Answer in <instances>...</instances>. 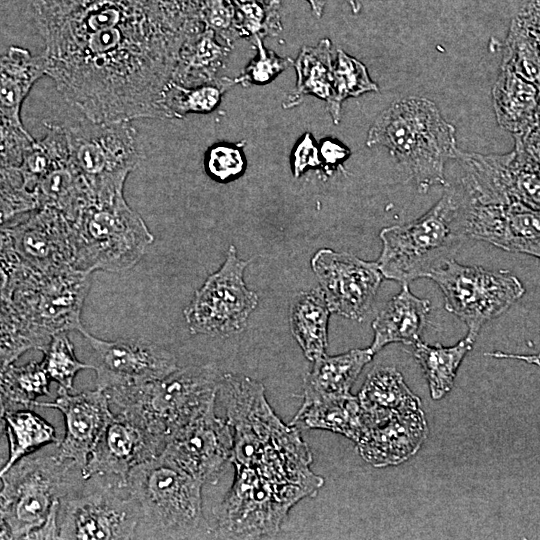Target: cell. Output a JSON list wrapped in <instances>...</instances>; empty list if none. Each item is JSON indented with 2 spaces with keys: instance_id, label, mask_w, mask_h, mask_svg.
<instances>
[{
  "instance_id": "1",
  "label": "cell",
  "mask_w": 540,
  "mask_h": 540,
  "mask_svg": "<svg viewBox=\"0 0 540 540\" xmlns=\"http://www.w3.org/2000/svg\"><path fill=\"white\" fill-rule=\"evenodd\" d=\"M33 14L47 75L85 118H162V96L186 38L160 0H35Z\"/></svg>"
},
{
  "instance_id": "2",
  "label": "cell",
  "mask_w": 540,
  "mask_h": 540,
  "mask_svg": "<svg viewBox=\"0 0 540 540\" xmlns=\"http://www.w3.org/2000/svg\"><path fill=\"white\" fill-rule=\"evenodd\" d=\"M1 368L63 332L79 331L91 274L73 266L39 269L1 244Z\"/></svg>"
},
{
  "instance_id": "3",
  "label": "cell",
  "mask_w": 540,
  "mask_h": 540,
  "mask_svg": "<svg viewBox=\"0 0 540 540\" xmlns=\"http://www.w3.org/2000/svg\"><path fill=\"white\" fill-rule=\"evenodd\" d=\"M217 396L233 434L230 462L278 485H298L312 496L324 479L310 466L312 455L298 428L285 425L270 407L262 383L223 373Z\"/></svg>"
},
{
  "instance_id": "4",
  "label": "cell",
  "mask_w": 540,
  "mask_h": 540,
  "mask_svg": "<svg viewBox=\"0 0 540 540\" xmlns=\"http://www.w3.org/2000/svg\"><path fill=\"white\" fill-rule=\"evenodd\" d=\"M366 145L386 147L420 193L447 184L445 165L459 150L454 126L433 101L418 96L402 98L385 109L370 127Z\"/></svg>"
},
{
  "instance_id": "5",
  "label": "cell",
  "mask_w": 540,
  "mask_h": 540,
  "mask_svg": "<svg viewBox=\"0 0 540 540\" xmlns=\"http://www.w3.org/2000/svg\"><path fill=\"white\" fill-rule=\"evenodd\" d=\"M222 374L211 364L178 367L160 379L105 393L116 413L141 428L164 451L176 432L216 403Z\"/></svg>"
},
{
  "instance_id": "6",
  "label": "cell",
  "mask_w": 540,
  "mask_h": 540,
  "mask_svg": "<svg viewBox=\"0 0 540 540\" xmlns=\"http://www.w3.org/2000/svg\"><path fill=\"white\" fill-rule=\"evenodd\" d=\"M447 185V184H446ZM377 260L384 278L409 283L442 267L467 239L465 196L459 186L447 185L442 197L425 214L380 232Z\"/></svg>"
},
{
  "instance_id": "7",
  "label": "cell",
  "mask_w": 540,
  "mask_h": 540,
  "mask_svg": "<svg viewBox=\"0 0 540 540\" xmlns=\"http://www.w3.org/2000/svg\"><path fill=\"white\" fill-rule=\"evenodd\" d=\"M203 484L163 453L132 468L127 487L140 506L135 539L211 535L202 510Z\"/></svg>"
},
{
  "instance_id": "8",
  "label": "cell",
  "mask_w": 540,
  "mask_h": 540,
  "mask_svg": "<svg viewBox=\"0 0 540 540\" xmlns=\"http://www.w3.org/2000/svg\"><path fill=\"white\" fill-rule=\"evenodd\" d=\"M0 476L1 539H26L43 523L55 501L86 481L78 464L59 455L58 443L22 457Z\"/></svg>"
},
{
  "instance_id": "9",
  "label": "cell",
  "mask_w": 540,
  "mask_h": 540,
  "mask_svg": "<svg viewBox=\"0 0 540 540\" xmlns=\"http://www.w3.org/2000/svg\"><path fill=\"white\" fill-rule=\"evenodd\" d=\"M70 223L73 267L87 273L129 270L154 241L144 219L125 197L93 202Z\"/></svg>"
},
{
  "instance_id": "10",
  "label": "cell",
  "mask_w": 540,
  "mask_h": 540,
  "mask_svg": "<svg viewBox=\"0 0 540 540\" xmlns=\"http://www.w3.org/2000/svg\"><path fill=\"white\" fill-rule=\"evenodd\" d=\"M64 126L71 162L95 201L123 198L128 175L144 157L136 129L130 122H94L87 118Z\"/></svg>"
},
{
  "instance_id": "11",
  "label": "cell",
  "mask_w": 540,
  "mask_h": 540,
  "mask_svg": "<svg viewBox=\"0 0 540 540\" xmlns=\"http://www.w3.org/2000/svg\"><path fill=\"white\" fill-rule=\"evenodd\" d=\"M312 494L297 485H278L242 467L215 510L211 535L225 539H255L275 535L290 509Z\"/></svg>"
},
{
  "instance_id": "12",
  "label": "cell",
  "mask_w": 540,
  "mask_h": 540,
  "mask_svg": "<svg viewBox=\"0 0 540 540\" xmlns=\"http://www.w3.org/2000/svg\"><path fill=\"white\" fill-rule=\"evenodd\" d=\"M429 279L441 289L446 310L466 324L467 336L473 340L486 322L504 313L525 292L521 281L509 271L462 265L454 258Z\"/></svg>"
},
{
  "instance_id": "13",
  "label": "cell",
  "mask_w": 540,
  "mask_h": 540,
  "mask_svg": "<svg viewBox=\"0 0 540 540\" xmlns=\"http://www.w3.org/2000/svg\"><path fill=\"white\" fill-rule=\"evenodd\" d=\"M140 506L128 487L94 478L59 501L60 539H135Z\"/></svg>"
},
{
  "instance_id": "14",
  "label": "cell",
  "mask_w": 540,
  "mask_h": 540,
  "mask_svg": "<svg viewBox=\"0 0 540 540\" xmlns=\"http://www.w3.org/2000/svg\"><path fill=\"white\" fill-rule=\"evenodd\" d=\"M249 263L230 245L224 263L195 291L183 311L191 334L228 337L245 329L258 304L257 294L243 279Z\"/></svg>"
},
{
  "instance_id": "15",
  "label": "cell",
  "mask_w": 540,
  "mask_h": 540,
  "mask_svg": "<svg viewBox=\"0 0 540 540\" xmlns=\"http://www.w3.org/2000/svg\"><path fill=\"white\" fill-rule=\"evenodd\" d=\"M462 170L460 188L480 204L520 203L540 209V171L523 162L512 150L506 154L458 151Z\"/></svg>"
},
{
  "instance_id": "16",
  "label": "cell",
  "mask_w": 540,
  "mask_h": 540,
  "mask_svg": "<svg viewBox=\"0 0 540 540\" xmlns=\"http://www.w3.org/2000/svg\"><path fill=\"white\" fill-rule=\"evenodd\" d=\"M79 332L92 349L89 364L96 373V388L104 391L160 379L178 368L173 353L149 340H103L84 327Z\"/></svg>"
},
{
  "instance_id": "17",
  "label": "cell",
  "mask_w": 540,
  "mask_h": 540,
  "mask_svg": "<svg viewBox=\"0 0 540 540\" xmlns=\"http://www.w3.org/2000/svg\"><path fill=\"white\" fill-rule=\"evenodd\" d=\"M312 270L332 313L361 321L384 278L377 261L322 248L311 258Z\"/></svg>"
},
{
  "instance_id": "18",
  "label": "cell",
  "mask_w": 540,
  "mask_h": 540,
  "mask_svg": "<svg viewBox=\"0 0 540 540\" xmlns=\"http://www.w3.org/2000/svg\"><path fill=\"white\" fill-rule=\"evenodd\" d=\"M1 244L39 269L73 266L71 223L54 209H36L14 223L2 225Z\"/></svg>"
},
{
  "instance_id": "19",
  "label": "cell",
  "mask_w": 540,
  "mask_h": 540,
  "mask_svg": "<svg viewBox=\"0 0 540 540\" xmlns=\"http://www.w3.org/2000/svg\"><path fill=\"white\" fill-rule=\"evenodd\" d=\"M233 434L228 421L215 413V404L181 428L162 452L203 483H215L230 462Z\"/></svg>"
},
{
  "instance_id": "20",
  "label": "cell",
  "mask_w": 540,
  "mask_h": 540,
  "mask_svg": "<svg viewBox=\"0 0 540 540\" xmlns=\"http://www.w3.org/2000/svg\"><path fill=\"white\" fill-rule=\"evenodd\" d=\"M464 196L468 238L540 259V209L520 203L480 204Z\"/></svg>"
},
{
  "instance_id": "21",
  "label": "cell",
  "mask_w": 540,
  "mask_h": 540,
  "mask_svg": "<svg viewBox=\"0 0 540 540\" xmlns=\"http://www.w3.org/2000/svg\"><path fill=\"white\" fill-rule=\"evenodd\" d=\"M162 452L163 449L141 428L125 416L114 413L88 458L83 476L126 487L132 468Z\"/></svg>"
},
{
  "instance_id": "22",
  "label": "cell",
  "mask_w": 540,
  "mask_h": 540,
  "mask_svg": "<svg viewBox=\"0 0 540 540\" xmlns=\"http://www.w3.org/2000/svg\"><path fill=\"white\" fill-rule=\"evenodd\" d=\"M57 392L54 401H35L32 407L53 408L63 414L65 436L58 443L59 455L84 469L114 413L105 391L100 388L70 394L59 386Z\"/></svg>"
},
{
  "instance_id": "23",
  "label": "cell",
  "mask_w": 540,
  "mask_h": 540,
  "mask_svg": "<svg viewBox=\"0 0 540 540\" xmlns=\"http://www.w3.org/2000/svg\"><path fill=\"white\" fill-rule=\"evenodd\" d=\"M428 434L421 408L397 413L365 427L356 443L360 456L375 467L401 464L417 453Z\"/></svg>"
},
{
  "instance_id": "24",
  "label": "cell",
  "mask_w": 540,
  "mask_h": 540,
  "mask_svg": "<svg viewBox=\"0 0 540 540\" xmlns=\"http://www.w3.org/2000/svg\"><path fill=\"white\" fill-rule=\"evenodd\" d=\"M0 115L2 127L24 128L21 107L32 86L44 75L47 65L43 54L11 46L0 61Z\"/></svg>"
},
{
  "instance_id": "25",
  "label": "cell",
  "mask_w": 540,
  "mask_h": 540,
  "mask_svg": "<svg viewBox=\"0 0 540 540\" xmlns=\"http://www.w3.org/2000/svg\"><path fill=\"white\" fill-rule=\"evenodd\" d=\"M430 301L415 296L408 283L386 304L372 323L374 339L370 349L375 353L390 343L415 345L427 322Z\"/></svg>"
},
{
  "instance_id": "26",
  "label": "cell",
  "mask_w": 540,
  "mask_h": 540,
  "mask_svg": "<svg viewBox=\"0 0 540 540\" xmlns=\"http://www.w3.org/2000/svg\"><path fill=\"white\" fill-rule=\"evenodd\" d=\"M494 112L500 127L522 134L536 125L540 87L501 66L492 89Z\"/></svg>"
},
{
  "instance_id": "27",
  "label": "cell",
  "mask_w": 540,
  "mask_h": 540,
  "mask_svg": "<svg viewBox=\"0 0 540 540\" xmlns=\"http://www.w3.org/2000/svg\"><path fill=\"white\" fill-rule=\"evenodd\" d=\"M290 424L297 428L338 433L355 443L364 431L358 396L351 393L303 397V403Z\"/></svg>"
},
{
  "instance_id": "28",
  "label": "cell",
  "mask_w": 540,
  "mask_h": 540,
  "mask_svg": "<svg viewBox=\"0 0 540 540\" xmlns=\"http://www.w3.org/2000/svg\"><path fill=\"white\" fill-rule=\"evenodd\" d=\"M364 429L397 413L421 408V401L394 367H376L368 374L358 394Z\"/></svg>"
},
{
  "instance_id": "29",
  "label": "cell",
  "mask_w": 540,
  "mask_h": 540,
  "mask_svg": "<svg viewBox=\"0 0 540 540\" xmlns=\"http://www.w3.org/2000/svg\"><path fill=\"white\" fill-rule=\"evenodd\" d=\"M34 195L37 209L61 212L69 221L95 201V197L70 156L58 162L37 184Z\"/></svg>"
},
{
  "instance_id": "30",
  "label": "cell",
  "mask_w": 540,
  "mask_h": 540,
  "mask_svg": "<svg viewBox=\"0 0 540 540\" xmlns=\"http://www.w3.org/2000/svg\"><path fill=\"white\" fill-rule=\"evenodd\" d=\"M229 53L230 46L220 44L215 32L205 28L182 44L171 82L184 87L211 83Z\"/></svg>"
},
{
  "instance_id": "31",
  "label": "cell",
  "mask_w": 540,
  "mask_h": 540,
  "mask_svg": "<svg viewBox=\"0 0 540 540\" xmlns=\"http://www.w3.org/2000/svg\"><path fill=\"white\" fill-rule=\"evenodd\" d=\"M330 313L320 287L300 292L291 305L292 334L310 361L326 354Z\"/></svg>"
},
{
  "instance_id": "32",
  "label": "cell",
  "mask_w": 540,
  "mask_h": 540,
  "mask_svg": "<svg viewBox=\"0 0 540 540\" xmlns=\"http://www.w3.org/2000/svg\"><path fill=\"white\" fill-rule=\"evenodd\" d=\"M373 356L370 347L334 356L324 354L313 361V367L304 379V397L350 393L353 383Z\"/></svg>"
},
{
  "instance_id": "33",
  "label": "cell",
  "mask_w": 540,
  "mask_h": 540,
  "mask_svg": "<svg viewBox=\"0 0 540 540\" xmlns=\"http://www.w3.org/2000/svg\"><path fill=\"white\" fill-rule=\"evenodd\" d=\"M334 60L329 39H322L315 46H304L293 65L297 74L295 90L287 97L284 106H295L306 95L318 97L328 104L333 96Z\"/></svg>"
},
{
  "instance_id": "34",
  "label": "cell",
  "mask_w": 540,
  "mask_h": 540,
  "mask_svg": "<svg viewBox=\"0 0 540 540\" xmlns=\"http://www.w3.org/2000/svg\"><path fill=\"white\" fill-rule=\"evenodd\" d=\"M1 428L8 445V459L1 468L5 473L22 457L52 443H59L55 429L40 415L28 408L6 410L1 413Z\"/></svg>"
},
{
  "instance_id": "35",
  "label": "cell",
  "mask_w": 540,
  "mask_h": 540,
  "mask_svg": "<svg viewBox=\"0 0 540 540\" xmlns=\"http://www.w3.org/2000/svg\"><path fill=\"white\" fill-rule=\"evenodd\" d=\"M474 342L466 336L450 347L428 345L421 341L413 345L414 356L423 370L434 400L441 399L451 390L457 370Z\"/></svg>"
},
{
  "instance_id": "36",
  "label": "cell",
  "mask_w": 540,
  "mask_h": 540,
  "mask_svg": "<svg viewBox=\"0 0 540 540\" xmlns=\"http://www.w3.org/2000/svg\"><path fill=\"white\" fill-rule=\"evenodd\" d=\"M50 381L42 361H31L22 366L11 363L1 368V413L32 407L38 397L49 396Z\"/></svg>"
},
{
  "instance_id": "37",
  "label": "cell",
  "mask_w": 540,
  "mask_h": 540,
  "mask_svg": "<svg viewBox=\"0 0 540 540\" xmlns=\"http://www.w3.org/2000/svg\"><path fill=\"white\" fill-rule=\"evenodd\" d=\"M236 85L235 79L217 78L215 81L184 87L173 82L165 89L160 108L162 118H183L188 114H205L220 104L223 94Z\"/></svg>"
},
{
  "instance_id": "38",
  "label": "cell",
  "mask_w": 540,
  "mask_h": 540,
  "mask_svg": "<svg viewBox=\"0 0 540 540\" xmlns=\"http://www.w3.org/2000/svg\"><path fill=\"white\" fill-rule=\"evenodd\" d=\"M378 90L366 66L342 49H338L333 65V96L327 104V110L334 123L337 124L340 121V111L344 100Z\"/></svg>"
},
{
  "instance_id": "39",
  "label": "cell",
  "mask_w": 540,
  "mask_h": 540,
  "mask_svg": "<svg viewBox=\"0 0 540 540\" xmlns=\"http://www.w3.org/2000/svg\"><path fill=\"white\" fill-rule=\"evenodd\" d=\"M501 66L540 87V43L514 18L504 43Z\"/></svg>"
},
{
  "instance_id": "40",
  "label": "cell",
  "mask_w": 540,
  "mask_h": 540,
  "mask_svg": "<svg viewBox=\"0 0 540 540\" xmlns=\"http://www.w3.org/2000/svg\"><path fill=\"white\" fill-rule=\"evenodd\" d=\"M41 351L43 352L42 363L51 380L68 391L73 390L74 378L79 371L91 369L89 363H83L77 359L68 332L55 335Z\"/></svg>"
},
{
  "instance_id": "41",
  "label": "cell",
  "mask_w": 540,
  "mask_h": 540,
  "mask_svg": "<svg viewBox=\"0 0 540 540\" xmlns=\"http://www.w3.org/2000/svg\"><path fill=\"white\" fill-rule=\"evenodd\" d=\"M235 7L242 37L263 39L282 30L280 0H249Z\"/></svg>"
},
{
  "instance_id": "42",
  "label": "cell",
  "mask_w": 540,
  "mask_h": 540,
  "mask_svg": "<svg viewBox=\"0 0 540 540\" xmlns=\"http://www.w3.org/2000/svg\"><path fill=\"white\" fill-rule=\"evenodd\" d=\"M258 54L252 59L241 75L235 78L236 84L243 86L264 85L271 82L281 72L294 65V61L287 57H280L271 50H267L262 39H252Z\"/></svg>"
},
{
  "instance_id": "43",
  "label": "cell",
  "mask_w": 540,
  "mask_h": 540,
  "mask_svg": "<svg viewBox=\"0 0 540 540\" xmlns=\"http://www.w3.org/2000/svg\"><path fill=\"white\" fill-rule=\"evenodd\" d=\"M207 174L218 182L238 178L246 167L242 149L236 144L217 143L211 146L204 158Z\"/></svg>"
},
{
  "instance_id": "44",
  "label": "cell",
  "mask_w": 540,
  "mask_h": 540,
  "mask_svg": "<svg viewBox=\"0 0 540 540\" xmlns=\"http://www.w3.org/2000/svg\"><path fill=\"white\" fill-rule=\"evenodd\" d=\"M201 19L228 46L242 38L236 7L230 0H202Z\"/></svg>"
},
{
  "instance_id": "45",
  "label": "cell",
  "mask_w": 540,
  "mask_h": 540,
  "mask_svg": "<svg viewBox=\"0 0 540 540\" xmlns=\"http://www.w3.org/2000/svg\"><path fill=\"white\" fill-rule=\"evenodd\" d=\"M291 164L295 177H300L307 169L322 167L319 146L310 133H305L296 144Z\"/></svg>"
},
{
  "instance_id": "46",
  "label": "cell",
  "mask_w": 540,
  "mask_h": 540,
  "mask_svg": "<svg viewBox=\"0 0 540 540\" xmlns=\"http://www.w3.org/2000/svg\"><path fill=\"white\" fill-rule=\"evenodd\" d=\"M514 151L527 165L540 171V131L532 128L522 134L513 135Z\"/></svg>"
},
{
  "instance_id": "47",
  "label": "cell",
  "mask_w": 540,
  "mask_h": 540,
  "mask_svg": "<svg viewBox=\"0 0 540 540\" xmlns=\"http://www.w3.org/2000/svg\"><path fill=\"white\" fill-rule=\"evenodd\" d=\"M322 170L330 175L349 157L350 150L340 141L332 138L322 139L319 145Z\"/></svg>"
},
{
  "instance_id": "48",
  "label": "cell",
  "mask_w": 540,
  "mask_h": 540,
  "mask_svg": "<svg viewBox=\"0 0 540 540\" xmlns=\"http://www.w3.org/2000/svg\"><path fill=\"white\" fill-rule=\"evenodd\" d=\"M540 42V0H531L514 18Z\"/></svg>"
},
{
  "instance_id": "49",
  "label": "cell",
  "mask_w": 540,
  "mask_h": 540,
  "mask_svg": "<svg viewBox=\"0 0 540 540\" xmlns=\"http://www.w3.org/2000/svg\"><path fill=\"white\" fill-rule=\"evenodd\" d=\"M59 500L55 501L49 514L41 525L31 531L26 539H60L58 521Z\"/></svg>"
},
{
  "instance_id": "50",
  "label": "cell",
  "mask_w": 540,
  "mask_h": 540,
  "mask_svg": "<svg viewBox=\"0 0 540 540\" xmlns=\"http://www.w3.org/2000/svg\"><path fill=\"white\" fill-rule=\"evenodd\" d=\"M311 6L312 12L316 17H321L325 6V0H306Z\"/></svg>"
},
{
  "instance_id": "51",
  "label": "cell",
  "mask_w": 540,
  "mask_h": 540,
  "mask_svg": "<svg viewBox=\"0 0 540 540\" xmlns=\"http://www.w3.org/2000/svg\"><path fill=\"white\" fill-rule=\"evenodd\" d=\"M348 4L350 5L353 13H358L360 10V5L356 0H346Z\"/></svg>"
},
{
  "instance_id": "52",
  "label": "cell",
  "mask_w": 540,
  "mask_h": 540,
  "mask_svg": "<svg viewBox=\"0 0 540 540\" xmlns=\"http://www.w3.org/2000/svg\"><path fill=\"white\" fill-rule=\"evenodd\" d=\"M535 128H537V129L540 131V105H539V109H538V114H537V120H536Z\"/></svg>"
},
{
  "instance_id": "53",
  "label": "cell",
  "mask_w": 540,
  "mask_h": 540,
  "mask_svg": "<svg viewBox=\"0 0 540 540\" xmlns=\"http://www.w3.org/2000/svg\"><path fill=\"white\" fill-rule=\"evenodd\" d=\"M540 43V42H539Z\"/></svg>"
}]
</instances>
